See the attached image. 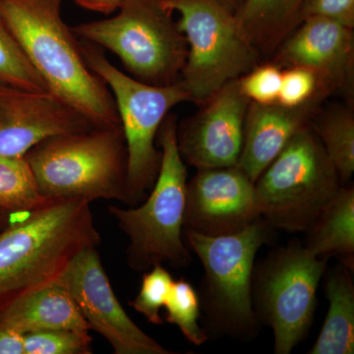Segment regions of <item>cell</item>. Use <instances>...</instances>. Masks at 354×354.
Masks as SVG:
<instances>
[{
  "mask_svg": "<svg viewBox=\"0 0 354 354\" xmlns=\"http://www.w3.org/2000/svg\"><path fill=\"white\" fill-rule=\"evenodd\" d=\"M62 2L0 0V16L50 94L95 127H121L113 95L88 66L79 39L62 18Z\"/></svg>",
  "mask_w": 354,
  "mask_h": 354,
  "instance_id": "6da1fadb",
  "label": "cell"
},
{
  "mask_svg": "<svg viewBox=\"0 0 354 354\" xmlns=\"http://www.w3.org/2000/svg\"><path fill=\"white\" fill-rule=\"evenodd\" d=\"M100 243L85 200L50 201L16 216L0 232V309L53 285L77 254Z\"/></svg>",
  "mask_w": 354,
  "mask_h": 354,
  "instance_id": "7a4b0ae2",
  "label": "cell"
},
{
  "mask_svg": "<svg viewBox=\"0 0 354 354\" xmlns=\"http://www.w3.org/2000/svg\"><path fill=\"white\" fill-rule=\"evenodd\" d=\"M274 232L262 218L239 234L225 236L184 230L186 245L204 268L198 295L209 339L250 342L259 334L251 295L253 269L258 251L271 242Z\"/></svg>",
  "mask_w": 354,
  "mask_h": 354,
  "instance_id": "3957f363",
  "label": "cell"
},
{
  "mask_svg": "<svg viewBox=\"0 0 354 354\" xmlns=\"http://www.w3.org/2000/svg\"><path fill=\"white\" fill-rule=\"evenodd\" d=\"M176 130V116L167 114L157 137L162 152L160 171L145 200L128 209L109 207L129 239L127 265L135 272L162 264L184 268L192 260L183 237L188 172L177 146Z\"/></svg>",
  "mask_w": 354,
  "mask_h": 354,
  "instance_id": "277c9868",
  "label": "cell"
},
{
  "mask_svg": "<svg viewBox=\"0 0 354 354\" xmlns=\"http://www.w3.org/2000/svg\"><path fill=\"white\" fill-rule=\"evenodd\" d=\"M24 158L39 192L50 201H125L127 150L121 127L55 135Z\"/></svg>",
  "mask_w": 354,
  "mask_h": 354,
  "instance_id": "5b68a950",
  "label": "cell"
},
{
  "mask_svg": "<svg viewBox=\"0 0 354 354\" xmlns=\"http://www.w3.org/2000/svg\"><path fill=\"white\" fill-rule=\"evenodd\" d=\"M79 46L115 102L127 150L124 204L137 206L152 189L160 171L162 152L156 140L160 125L172 109L191 102L189 93L181 81L169 86L141 82L114 66L95 44L79 39Z\"/></svg>",
  "mask_w": 354,
  "mask_h": 354,
  "instance_id": "8992f818",
  "label": "cell"
},
{
  "mask_svg": "<svg viewBox=\"0 0 354 354\" xmlns=\"http://www.w3.org/2000/svg\"><path fill=\"white\" fill-rule=\"evenodd\" d=\"M77 39L109 50L128 75L153 86L179 82L187 41L162 0H127L113 17L71 28Z\"/></svg>",
  "mask_w": 354,
  "mask_h": 354,
  "instance_id": "52a82bcc",
  "label": "cell"
},
{
  "mask_svg": "<svg viewBox=\"0 0 354 354\" xmlns=\"http://www.w3.org/2000/svg\"><path fill=\"white\" fill-rule=\"evenodd\" d=\"M342 185L310 124L293 136L256 179V207L274 230L306 234Z\"/></svg>",
  "mask_w": 354,
  "mask_h": 354,
  "instance_id": "ba28073f",
  "label": "cell"
},
{
  "mask_svg": "<svg viewBox=\"0 0 354 354\" xmlns=\"http://www.w3.org/2000/svg\"><path fill=\"white\" fill-rule=\"evenodd\" d=\"M328 262L312 255L297 239L255 262L251 286L254 314L261 326L272 330L274 353H292L308 335Z\"/></svg>",
  "mask_w": 354,
  "mask_h": 354,
  "instance_id": "9c48e42d",
  "label": "cell"
},
{
  "mask_svg": "<svg viewBox=\"0 0 354 354\" xmlns=\"http://www.w3.org/2000/svg\"><path fill=\"white\" fill-rule=\"evenodd\" d=\"M178 13L187 41L180 81L191 102L201 104L223 86L245 75L262 62L239 31L234 15L213 0H162Z\"/></svg>",
  "mask_w": 354,
  "mask_h": 354,
  "instance_id": "30bf717a",
  "label": "cell"
},
{
  "mask_svg": "<svg viewBox=\"0 0 354 354\" xmlns=\"http://www.w3.org/2000/svg\"><path fill=\"white\" fill-rule=\"evenodd\" d=\"M75 300L90 325L108 341L115 354L174 353L133 322L118 301L97 252L87 247L55 279Z\"/></svg>",
  "mask_w": 354,
  "mask_h": 354,
  "instance_id": "8fae6325",
  "label": "cell"
},
{
  "mask_svg": "<svg viewBox=\"0 0 354 354\" xmlns=\"http://www.w3.org/2000/svg\"><path fill=\"white\" fill-rule=\"evenodd\" d=\"M281 69L304 67L330 95L354 104V29L323 17H307L267 60Z\"/></svg>",
  "mask_w": 354,
  "mask_h": 354,
  "instance_id": "7c38bea8",
  "label": "cell"
},
{
  "mask_svg": "<svg viewBox=\"0 0 354 354\" xmlns=\"http://www.w3.org/2000/svg\"><path fill=\"white\" fill-rule=\"evenodd\" d=\"M249 104L237 79L203 102L196 114L177 125V146L184 162L196 169L237 165Z\"/></svg>",
  "mask_w": 354,
  "mask_h": 354,
  "instance_id": "4fadbf2b",
  "label": "cell"
},
{
  "mask_svg": "<svg viewBox=\"0 0 354 354\" xmlns=\"http://www.w3.org/2000/svg\"><path fill=\"white\" fill-rule=\"evenodd\" d=\"M260 218L254 181L237 165L197 169L187 181L184 230L225 236L239 234Z\"/></svg>",
  "mask_w": 354,
  "mask_h": 354,
  "instance_id": "5bb4252c",
  "label": "cell"
},
{
  "mask_svg": "<svg viewBox=\"0 0 354 354\" xmlns=\"http://www.w3.org/2000/svg\"><path fill=\"white\" fill-rule=\"evenodd\" d=\"M93 128L50 93L0 87V156L25 157L48 137Z\"/></svg>",
  "mask_w": 354,
  "mask_h": 354,
  "instance_id": "9a60e30c",
  "label": "cell"
},
{
  "mask_svg": "<svg viewBox=\"0 0 354 354\" xmlns=\"http://www.w3.org/2000/svg\"><path fill=\"white\" fill-rule=\"evenodd\" d=\"M327 100L320 95L301 106H283L279 102H250L244 122L243 142L237 167L255 183L300 130L311 124Z\"/></svg>",
  "mask_w": 354,
  "mask_h": 354,
  "instance_id": "2e32d148",
  "label": "cell"
},
{
  "mask_svg": "<svg viewBox=\"0 0 354 354\" xmlns=\"http://www.w3.org/2000/svg\"><path fill=\"white\" fill-rule=\"evenodd\" d=\"M0 328L24 335L50 330H91L75 300L64 288L55 283L18 298L0 309Z\"/></svg>",
  "mask_w": 354,
  "mask_h": 354,
  "instance_id": "e0dca14e",
  "label": "cell"
},
{
  "mask_svg": "<svg viewBox=\"0 0 354 354\" xmlns=\"http://www.w3.org/2000/svg\"><path fill=\"white\" fill-rule=\"evenodd\" d=\"M304 0H245L234 14L235 22L266 62L301 23Z\"/></svg>",
  "mask_w": 354,
  "mask_h": 354,
  "instance_id": "ac0fdd59",
  "label": "cell"
},
{
  "mask_svg": "<svg viewBox=\"0 0 354 354\" xmlns=\"http://www.w3.org/2000/svg\"><path fill=\"white\" fill-rule=\"evenodd\" d=\"M305 248L312 255L339 263L354 271V186L342 185L308 232Z\"/></svg>",
  "mask_w": 354,
  "mask_h": 354,
  "instance_id": "d6986e66",
  "label": "cell"
},
{
  "mask_svg": "<svg viewBox=\"0 0 354 354\" xmlns=\"http://www.w3.org/2000/svg\"><path fill=\"white\" fill-rule=\"evenodd\" d=\"M353 271L339 263L326 276L327 315L309 354L354 353Z\"/></svg>",
  "mask_w": 354,
  "mask_h": 354,
  "instance_id": "ffe728a7",
  "label": "cell"
},
{
  "mask_svg": "<svg viewBox=\"0 0 354 354\" xmlns=\"http://www.w3.org/2000/svg\"><path fill=\"white\" fill-rule=\"evenodd\" d=\"M311 127L320 139L342 185L351 183L354 172V111L353 106L334 104L320 109Z\"/></svg>",
  "mask_w": 354,
  "mask_h": 354,
  "instance_id": "44dd1931",
  "label": "cell"
},
{
  "mask_svg": "<svg viewBox=\"0 0 354 354\" xmlns=\"http://www.w3.org/2000/svg\"><path fill=\"white\" fill-rule=\"evenodd\" d=\"M50 202L39 192L24 157L0 156V209L21 215Z\"/></svg>",
  "mask_w": 354,
  "mask_h": 354,
  "instance_id": "7402d4cb",
  "label": "cell"
},
{
  "mask_svg": "<svg viewBox=\"0 0 354 354\" xmlns=\"http://www.w3.org/2000/svg\"><path fill=\"white\" fill-rule=\"evenodd\" d=\"M0 87L50 93L0 16Z\"/></svg>",
  "mask_w": 354,
  "mask_h": 354,
  "instance_id": "603a6c76",
  "label": "cell"
},
{
  "mask_svg": "<svg viewBox=\"0 0 354 354\" xmlns=\"http://www.w3.org/2000/svg\"><path fill=\"white\" fill-rule=\"evenodd\" d=\"M165 320L176 325L190 344L200 346L209 341V335L200 325L201 316L199 295L194 286L185 279L174 281L167 298Z\"/></svg>",
  "mask_w": 354,
  "mask_h": 354,
  "instance_id": "cb8c5ba5",
  "label": "cell"
},
{
  "mask_svg": "<svg viewBox=\"0 0 354 354\" xmlns=\"http://www.w3.org/2000/svg\"><path fill=\"white\" fill-rule=\"evenodd\" d=\"M174 281L171 272L164 266H153L152 269L144 272L138 295L130 305L145 317L148 322L162 325L164 319L160 316V311L171 295Z\"/></svg>",
  "mask_w": 354,
  "mask_h": 354,
  "instance_id": "d4e9b609",
  "label": "cell"
},
{
  "mask_svg": "<svg viewBox=\"0 0 354 354\" xmlns=\"http://www.w3.org/2000/svg\"><path fill=\"white\" fill-rule=\"evenodd\" d=\"M25 354H91L93 339L88 333L50 330L24 335Z\"/></svg>",
  "mask_w": 354,
  "mask_h": 354,
  "instance_id": "484cf974",
  "label": "cell"
},
{
  "mask_svg": "<svg viewBox=\"0 0 354 354\" xmlns=\"http://www.w3.org/2000/svg\"><path fill=\"white\" fill-rule=\"evenodd\" d=\"M320 95L330 97L318 77L311 70L304 67H288L283 69L281 91L278 102L283 106H301Z\"/></svg>",
  "mask_w": 354,
  "mask_h": 354,
  "instance_id": "4316f807",
  "label": "cell"
},
{
  "mask_svg": "<svg viewBox=\"0 0 354 354\" xmlns=\"http://www.w3.org/2000/svg\"><path fill=\"white\" fill-rule=\"evenodd\" d=\"M283 69L271 62H261L239 79V88L249 101L256 104L278 102Z\"/></svg>",
  "mask_w": 354,
  "mask_h": 354,
  "instance_id": "83f0119b",
  "label": "cell"
},
{
  "mask_svg": "<svg viewBox=\"0 0 354 354\" xmlns=\"http://www.w3.org/2000/svg\"><path fill=\"white\" fill-rule=\"evenodd\" d=\"M323 17L354 29V0H304L301 21Z\"/></svg>",
  "mask_w": 354,
  "mask_h": 354,
  "instance_id": "f1b7e54d",
  "label": "cell"
},
{
  "mask_svg": "<svg viewBox=\"0 0 354 354\" xmlns=\"http://www.w3.org/2000/svg\"><path fill=\"white\" fill-rule=\"evenodd\" d=\"M0 354H25L24 335L0 328Z\"/></svg>",
  "mask_w": 354,
  "mask_h": 354,
  "instance_id": "f546056e",
  "label": "cell"
},
{
  "mask_svg": "<svg viewBox=\"0 0 354 354\" xmlns=\"http://www.w3.org/2000/svg\"><path fill=\"white\" fill-rule=\"evenodd\" d=\"M125 1L127 0H75L76 3L86 10L106 15L118 11Z\"/></svg>",
  "mask_w": 354,
  "mask_h": 354,
  "instance_id": "4dcf8cb0",
  "label": "cell"
},
{
  "mask_svg": "<svg viewBox=\"0 0 354 354\" xmlns=\"http://www.w3.org/2000/svg\"><path fill=\"white\" fill-rule=\"evenodd\" d=\"M220 4L223 8L227 9L230 13L234 14L239 11L245 0H213Z\"/></svg>",
  "mask_w": 354,
  "mask_h": 354,
  "instance_id": "1f68e13d",
  "label": "cell"
},
{
  "mask_svg": "<svg viewBox=\"0 0 354 354\" xmlns=\"http://www.w3.org/2000/svg\"><path fill=\"white\" fill-rule=\"evenodd\" d=\"M21 215H22V214H21ZM16 216L19 215H14V214L0 209V232H1L3 228H6L7 225L16 218Z\"/></svg>",
  "mask_w": 354,
  "mask_h": 354,
  "instance_id": "d6a6232c",
  "label": "cell"
}]
</instances>
